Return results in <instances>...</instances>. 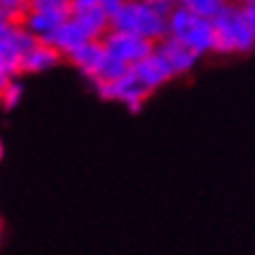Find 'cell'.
I'll use <instances>...</instances> for the list:
<instances>
[{
	"label": "cell",
	"instance_id": "obj_1",
	"mask_svg": "<svg viewBox=\"0 0 255 255\" xmlns=\"http://www.w3.org/2000/svg\"><path fill=\"white\" fill-rule=\"evenodd\" d=\"M216 33V52L223 54H244L255 45V5L225 2L216 14L211 16Z\"/></svg>",
	"mask_w": 255,
	"mask_h": 255
},
{
	"label": "cell",
	"instance_id": "obj_2",
	"mask_svg": "<svg viewBox=\"0 0 255 255\" xmlns=\"http://www.w3.org/2000/svg\"><path fill=\"white\" fill-rule=\"evenodd\" d=\"M166 35L183 42L197 56L216 52V33L211 19L194 14L183 5H176L173 12L166 16Z\"/></svg>",
	"mask_w": 255,
	"mask_h": 255
},
{
	"label": "cell",
	"instance_id": "obj_3",
	"mask_svg": "<svg viewBox=\"0 0 255 255\" xmlns=\"http://www.w3.org/2000/svg\"><path fill=\"white\" fill-rule=\"evenodd\" d=\"M110 28L159 42L166 35V16L157 14L145 0H124L117 12L110 14Z\"/></svg>",
	"mask_w": 255,
	"mask_h": 255
},
{
	"label": "cell",
	"instance_id": "obj_4",
	"mask_svg": "<svg viewBox=\"0 0 255 255\" xmlns=\"http://www.w3.org/2000/svg\"><path fill=\"white\" fill-rule=\"evenodd\" d=\"M103 49L108 52L110 56L120 59L122 63H127L131 68L133 63H138L140 59H145L152 49H155V42L140 38V35H133V33H124V31H113L110 28L103 38Z\"/></svg>",
	"mask_w": 255,
	"mask_h": 255
},
{
	"label": "cell",
	"instance_id": "obj_5",
	"mask_svg": "<svg viewBox=\"0 0 255 255\" xmlns=\"http://www.w3.org/2000/svg\"><path fill=\"white\" fill-rule=\"evenodd\" d=\"M33 42L35 38L23 31L19 21L12 23L9 31L0 38V73L5 78H14L16 73H21V59Z\"/></svg>",
	"mask_w": 255,
	"mask_h": 255
},
{
	"label": "cell",
	"instance_id": "obj_6",
	"mask_svg": "<svg viewBox=\"0 0 255 255\" xmlns=\"http://www.w3.org/2000/svg\"><path fill=\"white\" fill-rule=\"evenodd\" d=\"M96 89H99L101 99L106 101H122V103H127L129 108L136 113V110H140V106H143V101L147 99V89H143V87L138 85V80L131 75V68H129V73H124L120 80H113V82H96Z\"/></svg>",
	"mask_w": 255,
	"mask_h": 255
},
{
	"label": "cell",
	"instance_id": "obj_7",
	"mask_svg": "<svg viewBox=\"0 0 255 255\" xmlns=\"http://www.w3.org/2000/svg\"><path fill=\"white\" fill-rule=\"evenodd\" d=\"M131 75L138 80V85L143 87V89H147V92H152L157 87L166 85V82L173 78L169 63L164 61V56L159 54L157 49H152V52H150L145 59H140L138 63H133Z\"/></svg>",
	"mask_w": 255,
	"mask_h": 255
},
{
	"label": "cell",
	"instance_id": "obj_8",
	"mask_svg": "<svg viewBox=\"0 0 255 255\" xmlns=\"http://www.w3.org/2000/svg\"><path fill=\"white\" fill-rule=\"evenodd\" d=\"M87 35H85V31L80 28V23L73 19V16H68V19H63L59 26H56L54 31L49 33L42 42H47V45H52L59 52V54H66L68 56L73 49H78L82 42H87Z\"/></svg>",
	"mask_w": 255,
	"mask_h": 255
},
{
	"label": "cell",
	"instance_id": "obj_9",
	"mask_svg": "<svg viewBox=\"0 0 255 255\" xmlns=\"http://www.w3.org/2000/svg\"><path fill=\"white\" fill-rule=\"evenodd\" d=\"M155 49L164 56V61L169 63V68H171L173 75H183V73H187V70H192L194 63H197V59H199L192 49H187L183 42H178V40L169 38V35H164Z\"/></svg>",
	"mask_w": 255,
	"mask_h": 255
},
{
	"label": "cell",
	"instance_id": "obj_10",
	"mask_svg": "<svg viewBox=\"0 0 255 255\" xmlns=\"http://www.w3.org/2000/svg\"><path fill=\"white\" fill-rule=\"evenodd\" d=\"M68 59L75 63V68L82 70L87 78H96L101 63L106 59V49H103V42L101 40H87L78 49H73L68 54Z\"/></svg>",
	"mask_w": 255,
	"mask_h": 255
},
{
	"label": "cell",
	"instance_id": "obj_11",
	"mask_svg": "<svg viewBox=\"0 0 255 255\" xmlns=\"http://www.w3.org/2000/svg\"><path fill=\"white\" fill-rule=\"evenodd\" d=\"M59 61H61V54L54 47L42 40H35L21 59V73H45V70L54 68Z\"/></svg>",
	"mask_w": 255,
	"mask_h": 255
},
{
	"label": "cell",
	"instance_id": "obj_12",
	"mask_svg": "<svg viewBox=\"0 0 255 255\" xmlns=\"http://www.w3.org/2000/svg\"><path fill=\"white\" fill-rule=\"evenodd\" d=\"M68 16L54 14V12H40V9H26L23 16L19 19V23H21L23 31H28L35 40H45L47 35L54 31L63 19H68Z\"/></svg>",
	"mask_w": 255,
	"mask_h": 255
},
{
	"label": "cell",
	"instance_id": "obj_13",
	"mask_svg": "<svg viewBox=\"0 0 255 255\" xmlns=\"http://www.w3.org/2000/svg\"><path fill=\"white\" fill-rule=\"evenodd\" d=\"M70 16L80 23V28L85 31V35L89 40H101L110 31V16L101 7L78 9V12H70Z\"/></svg>",
	"mask_w": 255,
	"mask_h": 255
},
{
	"label": "cell",
	"instance_id": "obj_14",
	"mask_svg": "<svg viewBox=\"0 0 255 255\" xmlns=\"http://www.w3.org/2000/svg\"><path fill=\"white\" fill-rule=\"evenodd\" d=\"M124 73H129V66L106 52V59H103V63H101V68H99V73H96L94 82H113V80L122 78Z\"/></svg>",
	"mask_w": 255,
	"mask_h": 255
},
{
	"label": "cell",
	"instance_id": "obj_15",
	"mask_svg": "<svg viewBox=\"0 0 255 255\" xmlns=\"http://www.w3.org/2000/svg\"><path fill=\"white\" fill-rule=\"evenodd\" d=\"M21 96H23V87L14 78H9L7 85L2 87V92H0V103L9 110V108H14V106H19Z\"/></svg>",
	"mask_w": 255,
	"mask_h": 255
},
{
	"label": "cell",
	"instance_id": "obj_16",
	"mask_svg": "<svg viewBox=\"0 0 255 255\" xmlns=\"http://www.w3.org/2000/svg\"><path fill=\"white\" fill-rule=\"evenodd\" d=\"M28 9H40V12H54V14H70V0H31Z\"/></svg>",
	"mask_w": 255,
	"mask_h": 255
},
{
	"label": "cell",
	"instance_id": "obj_17",
	"mask_svg": "<svg viewBox=\"0 0 255 255\" xmlns=\"http://www.w3.org/2000/svg\"><path fill=\"white\" fill-rule=\"evenodd\" d=\"M31 0H0V9L12 19V21H19L23 16V12L28 9Z\"/></svg>",
	"mask_w": 255,
	"mask_h": 255
},
{
	"label": "cell",
	"instance_id": "obj_18",
	"mask_svg": "<svg viewBox=\"0 0 255 255\" xmlns=\"http://www.w3.org/2000/svg\"><path fill=\"white\" fill-rule=\"evenodd\" d=\"M145 2L162 16H169L171 12H173V7L178 5V0H145Z\"/></svg>",
	"mask_w": 255,
	"mask_h": 255
},
{
	"label": "cell",
	"instance_id": "obj_19",
	"mask_svg": "<svg viewBox=\"0 0 255 255\" xmlns=\"http://www.w3.org/2000/svg\"><path fill=\"white\" fill-rule=\"evenodd\" d=\"M122 2H124V0H99V7L110 16L113 12H117V7H120Z\"/></svg>",
	"mask_w": 255,
	"mask_h": 255
},
{
	"label": "cell",
	"instance_id": "obj_20",
	"mask_svg": "<svg viewBox=\"0 0 255 255\" xmlns=\"http://www.w3.org/2000/svg\"><path fill=\"white\" fill-rule=\"evenodd\" d=\"M12 23H14V21H9V19H0V38L9 31V26H12Z\"/></svg>",
	"mask_w": 255,
	"mask_h": 255
},
{
	"label": "cell",
	"instance_id": "obj_21",
	"mask_svg": "<svg viewBox=\"0 0 255 255\" xmlns=\"http://www.w3.org/2000/svg\"><path fill=\"white\" fill-rule=\"evenodd\" d=\"M7 80H9V78H5V75H2V73H0V92H2V87L7 85Z\"/></svg>",
	"mask_w": 255,
	"mask_h": 255
},
{
	"label": "cell",
	"instance_id": "obj_22",
	"mask_svg": "<svg viewBox=\"0 0 255 255\" xmlns=\"http://www.w3.org/2000/svg\"><path fill=\"white\" fill-rule=\"evenodd\" d=\"M0 157H2V140H0Z\"/></svg>",
	"mask_w": 255,
	"mask_h": 255
},
{
	"label": "cell",
	"instance_id": "obj_23",
	"mask_svg": "<svg viewBox=\"0 0 255 255\" xmlns=\"http://www.w3.org/2000/svg\"><path fill=\"white\" fill-rule=\"evenodd\" d=\"M0 234H2V227H0Z\"/></svg>",
	"mask_w": 255,
	"mask_h": 255
}]
</instances>
